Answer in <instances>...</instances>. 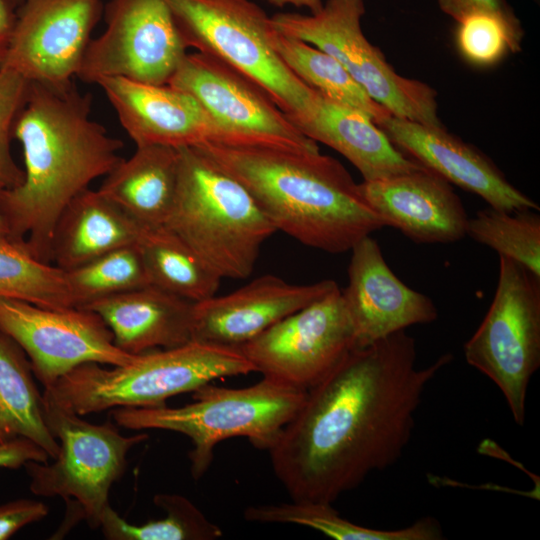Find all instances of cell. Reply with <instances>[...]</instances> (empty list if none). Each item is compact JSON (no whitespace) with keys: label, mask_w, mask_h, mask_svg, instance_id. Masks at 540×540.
<instances>
[{"label":"cell","mask_w":540,"mask_h":540,"mask_svg":"<svg viewBox=\"0 0 540 540\" xmlns=\"http://www.w3.org/2000/svg\"><path fill=\"white\" fill-rule=\"evenodd\" d=\"M303 390L263 377L234 389L209 382L193 391V402L180 407H120L111 414L117 425L132 430L178 432L192 442L190 471L199 480L210 467L215 446L228 438L246 437L269 450L306 397Z\"/></svg>","instance_id":"8992f818"},{"label":"cell","mask_w":540,"mask_h":540,"mask_svg":"<svg viewBox=\"0 0 540 540\" xmlns=\"http://www.w3.org/2000/svg\"><path fill=\"white\" fill-rule=\"evenodd\" d=\"M439 8L456 22L473 13L498 15L516 27H521L507 0H437Z\"/></svg>","instance_id":"d590c367"},{"label":"cell","mask_w":540,"mask_h":540,"mask_svg":"<svg viewBox=\"0 0 540 540\" xmlns=\"http://www.w3.org/2000/svg\"><path fill=\"white\" fill-rule=\"evenodd\" d=\"M364 13V0H327L315 14L277 13L270 20L282 34L334 57L392 116L442 126L435 90L395 72L382 52L365 37L361 27Z\"/></svg>","instance_id":"30bf717a"},{"label":"cell","mask_w":540,"mask_h":540,"mask_svg":"<svg viewBox=\"0 0 540 540\" xmlns=\"http://www.w3.org/2000/svg\"><path fill=\"white\" fill-rule=\"evenodd\" d=\"M179 163L178 148L138 146L106 175L98 190L141 226H163L175 201Z\"/></svg>","instance_id":"cb8c5ba5"},{"label":"cell","mask_w":540,"mask_h":540,"mask_svg":"<svg viewBox=\"0 0 540 540\" xmlns=\"http://www.w3.org/2000/svg\"><path fill=\"white\" fill-rule=\"evenodd\" d=\"M179 179L163 226L221 279H245L277 230L250 192L196 147H180Z\"/></svg>","instance_id":"277c9868"},{"label":"cell","mask_w":540,"mask_h":540,"mask_svg":"<svg viewBox=\"0 0 540 540\" xmlns=\"http://www.w3.org/2000/svg\"><path fill=\"white\" fill-rule=\"evenodd\" d=\"M102 12L103 0H22L0 68L31 83L70 85Z\"/></svg>","instance_id":"9a60e30c"},{"label":"cell","mask_w":540,"mask_h":540,"mask_svg":"<svg viewBox=\"0 0 540 540\" xmlns=\"http://www.w3.org/2000/svg\"><path fill=\"white\" fill-rule=\"evenodd\" d=\"M16 5L14 0H0V62L7 52L14 30Z\"/></svg>","instance_id":"74e56055"},{"label":"cell","mask_w":540,"mask_h":540,"mask_svg":"<svg viewBox=\"0 0 540 540\" xmlns=\"http://www.w3.org/2000/svg\"><path fill=\"white\" fill-rule=\"evenodd\" d=\"M534 1H537V2H539V0H534Z\"/></svg>","instance_id":"b9f144b4"},{"label":"cell","mask_w":540,"mask_h":540,"mask_svg":"<svg viewBox=\"0 0 540 540\" xmlns=\"http://www.w3.org/2000/svg\"><path fill=\"white\" fill-rule=\"evenodd\" d=\"M378 126L405 155L449 183L478 195L490 207L507 212L539 211L538 204L514 187L486 155L443 126L392 115Z\"/></svg>","instance_id":"ac0fdd59"},{"label":"cell","mask_w":540,"mask_h":540,"mask_svg":"<svg viewBox=\"0 0 540 540\" xmlns=\"http://www.w3.org/2000/svg\"><path fill=\"white\" fill-rule=\"evenodd\" d=\"M30 82L17 72L0 68V187L12 188L23 180L21 170L12 158L10 139L15 120L24 106Z\"/></svg>","instance_id":"836d02e7"},{"label":"cell","mask_w":540,"mask_h":540,"mask_svg":"<svg viewBox=\"0 0 540 540\" xmlns=\"http://www.w3.org/2000/svg\"><path fill=\"white\" fill-rule=\"evenodd\" d=\"M188 47L234 68L264 90L294 124L319 92L298 78L271 45L272 23L250 0H165Z\"/></svg>","instance_id":"52a82bcc"},{"label":"cell","mask_w":540,"mask_h":540,"mask_svg":"<svg viewBox=\"0 0 540 540\" xmlns=\"http://www.w3.org/2000/svg\"><path fill=\"white\" fill-rule=\"evenodd\" d=\"M294 125L306 137L343 155L358 169L364 181L424 167L400 151L368 115L320 93L312 112Z\"/></svg>","instance_id":"7402d4cb"},{"label":"cell","mask_w":540,"mask_h":540,"mask_svg":"<svg viewBox=\"0 0 540 540\" xmlns=\"http://www.w3.org/2000/svg\"><path fill=\"white\" fill-rule=\"evenodd\" d=\"M1 190H2V188L0 187V191ZM8 233H9V231H8L7 224L5 222V219H4L3 215L0 212V235H8Z\"/></svg>","instance_id":"ab89813d"},{"label":"cell","mask_w":540,"mask_h":540,"mask_svg":"<svg viewBox=\"0 0 540 540\" xmlns=\"http://www.w3.org/2000/svg\"><path fill=\"white\" fill-rule=\"evenodd\" d=\"M41 501L17 499L0 505V540H7L24 526L41 521L48 515Z\"/></svg>","instance_id":"e575fe53"},{"label":"cell","mask_w":540,"mask_h":540,"mask_svg":"<svg viewBox=\"0 0 540 540\" xmlns=\"http://www.w3.org/2000/svg\"><path fill=\"white\" fill-rule=\"evenodd\" d=\"M22 0H14L16 4H19Z\"/></svg>","instance_id":"60d3db41"},{"label":"cell","mask_w":540,"mask_h":540,"mask_svg":"<svg viewBox=\"0 0 540 540\" xmlns=\"http://www.w3.org/2000/svg\"><path fill=\"white\" fill-rule=\"evenodd\" d=\"M96 84L137 147H195L219 139L217 126L202 106L182 90L121 77L101 78Z\"/></svg>","instance_id":"ffe728a7"},{"label":"cell","mask_w":540,"mask_h":540,"mask_svg":"<svg viewBox=\"0 0 540 540\" xmlns=\"http://www.w3.org/2000/svg\"><path fill=\"white\" fill-rule=\"evenodd\" d=\"M42 396L45 420L59 452L52 463L30 461L23 466L29 489L38 496L73 499L90 528H100L111 486L124 474L128 452L149 436H124L111 422L84 420L46 390Z\"/></svg>","instance_id":"ba28073f"},{"label":"cell","mask_w":540,"mask_h":540,"mask_svg":"<svg viewBox=\"0 0 540 540\" xmlns=\"http://www.w3.org/2000/svg\"><path fill=\"white\" fill-rule=\"evenodd\" d=\"M247 521L287 523L315 529L337 540H439L443 539L440 523L424 517L412 525L395 530L373 529L357 525L339 515L329 503L292 500L290 503L249 506Z\"/></svg>","instance_id":"4316f807"},{"label":"cell","mask_w":540,"mask_h":540,"mask_svg":"<svg viewBox=\"0 0 540 540\" xmlns=\"http://www.w3.org/2000/svg\"><path fill=\"white\" fill-rule=\"evenodd\" d=\"M49 458L44 449L25 438L0 442V468L17 469L27 462H47Z\"/></svg>","instance_id":"8d00e7d4"},{"label":"cell","mask_w":540,"mask_h":540,"mask_svg":"<svg viewBox=\"0 0 540 540\" xmlns=\"http://www.w3.org/2000/svg\"><path fill=\"white\" fill-rule=\"evenodd\" d=\"M65 274L78 308L95 300L150 285L136 244L112 250L65 271Z\"/></svg>","instance_id":"1f68e13d"},{"label":"cell","mask_w":540,"mask_h":540,"mask_svg":"<svg viewBox=\"0 0 540 540\" xmlns=\"http://www.w3.org/2000/svg\"><path fill=\"white\" fill-rule=\"evenodd\" d=\"M91 96L71 83H31L12 135L22 145L23 180L0 191L8 236L37 259L51 263L59 217L67 205L123 159V143L90 118Z\"/></svg>","instance_id":"7a4b0ae2"},{"label":"cell","mask_w":540,"mask_h":540,"mask_svg":"<svg viewBox=\"0 0 540 540\" xmlns=\"http://www.w3.org/2000/svg\"><path fill=\"white\" fill-rule=\"evenodd\" d=\"M168 85L193 96L219 130L217 142L320 152L268 94L226 63L206 54H186Z\"/></svg>","instance_id":"8fae6325"},{"label":"cell","mask_w":540,"mask_h":540,"mask_svg":"<svg viewBox=\"0 0 540 540\" xmlns=\"http://www.w3.org/2000/svg\"><path fill=\"white\" fill-rule=\"evenodd\" d=\"M359 188L385 226L415 243H453L467 235L469 218L451 183L425 167Z\"/></svg>","instance_id":"d6986e66"},{"label":"cell","mask_w":540,"mask_h":540,"mask_svg":"<svg viewBox=\"0 0 540 540\" xmlns=\"http://www.w3.org/2000/svg\"><path fill=\"white\" fill-rule=\"evenodd\" d=\"M195 147L250 192L277 231L308 247L344 253L385 227L333 157L214 142Z\"/></svg>","instance_id":"3957f363"},{"label":"cell","mask_w":540,"mask_h":540,"mask_svg":"<svg viewBox=\"0 0 540 540\" xmlns=\"http://www.w3.org/2000/svg\"><path fill=\"white\" fill-rule=\"evenodd\" d=\"M467 235L540 276V215L485 208L468 220Z\"/></svg>","instance_id":"4dcf8cb0"},{"label":"cell","mask_w":540,"mask_h":540,"mask_svg":"<svg viewBox=\"0 0 540 540\" xmlns=\"http://www.w3.org/2000/svg\"><path fill=\"white\" fill-rule=\"evenodd\" d=\"M106 29L90 40L77 77L96 83L121 77L166 85L186 56L187 46L165 0H110Z\"/></svg>","instance_id":"7c38bea8"},{"label":"cell","mask_w":540,"mask_h":540,"mask_svg":"<svg viewBox=\"0 0 540 540\" xmlns=\"http://www.w3.org/2000/svg\"><path fill=\"white\" fill-rule=\"evenodd\" d=\"M356 347L339 287L238 347L255 372L308 390Z\"/></svg>","instance_id":"4fadbf2b"},{"label":"cell","mask_w":540,"mask_h":540,"mask_svg":"<svg viewBox=\"0 0 540 540\" xmlns=\"http://www.w3.org/2000/svg\"><path fill=\"white\" fill-rule=\"evenodd\" d=\"M136 245L151 286L194 303L216 295L221 278L165 226L144 228Z\"/></svg>","instance_id":"484cf974"},{"label":"cell","mask_w":540,"mask_h":540,"mask_svg":"<svg viewBox=\"0 0 540 540\" xmlns=\"http://www.w3.org/2000/svg\"><path fill=\"white\" fill-rule=\"evenodd\" d=\"M33 375L24 351L0 330V442L25 438L53 459L59 443L47 426Z\"/></svg>","instance_id":"d4e9b609"},{"label":"cell","mask_w":540,"mask_h":540,"mask_svg":"<svg viewBox=\"0 0 540 540\" xmlns=\"http://www.w3.org/2000/svg\"><path fill=\"white\" fill-rule=\"evenodd\" d=\"M270 41L286 66L323 96L365 113L376 125L391 115L328 53L307 42L282 34L274 26Z\"/></svg>","instance_id":"83f0119b"},{"label":"cell","mask_w":540,"mask_h":540,"mask_svg":"<svg viewBox=\"0 0 540 540\" xmlns=\"http://www.w3.org/2000/svg\"><path fill=\"white\" fill-rule=\"evenodd\" d=\"M416 355L414 338L398 331L353 348L307 390L268 450L292 500L331 504L402 456L426 386L453 358L418 368Z\"/></svg>","instance_id":"6da1fadb"},{"label":"cell","mask_w":540,"mask_h":540,"mask_svg":"<svg viewBox=\"0 0 540 540\" xmlns=\"http://www.w3.org/2000/svg\"><path fill=\"white\" fill-rule=\"evenodd\" d=\"M0 298L49 308L76 307L65 271L40 261L8 235H0Z\"/></svg>","instance_id":"f1b7e54d"},{"label":"cell","mask_w":540,"mask_h":540,"mask_svg":"<svg viewBox=\"0 0 540 540\" xmlns=\"http://www.w3.org/2000/svg\"><path fill=\"white\" fill-rule=\"evenodd\" d=\"M463 352L498 386L514 421L523 425L529 382L540 366V276L500 255L494 298Z\"/></svg>","instance_id":"9c48e42d"},{"label":"cell","mask_w":540,"mask_h":540,"mask_svg":"<svg viewBox=\"0 0 540 540\" xmlns=\"http://www.w3.org/2000/svg\"><path fill=\"white\" fill-rule=\"evenodd\" d=\"M522 27H516L491 13H473L457 21L456 46L472 65H495L508 52L520 50Z\"/></svg>","instance_id":"d6a6232c"},{"label":"cell","mask_w":540,"mask_h":540,"mask_svg":"<svg viewBox=\"0 0 540 540\" xmlns=\"http://www.w3.org/2000/svg\"><path fill=\"white\" fill-rule=\"evenodd\" d=\"M0 330L24 351L44 388L83 363L122 366L136 355L119 349L101 317L84 308L0 298Z\"/></svg>","instance_id":"5bb4252c"},{"label":"cell","mask_w":540,"mask_h":540,"mask_svg":"<svg viewBox=\"0 0 540 540\" xmlns=\"http://www.w3.org/2000/svg\"><path fill=\"white\" fill-rule=\"evenodd\" d=\"M269 4L276 7H284L286 5H292L295 7H305L310 10L311 14L319 12L323 7L322 0H264Z\"/></svg>","instance_id":"f35d334b"},{"label":"cell","mask_w":540,"mask_h":540,"mask_svg":"<svg viewBox=\"0 0 540 540\" xmlns=\"http://www.w3.org/2000/svg\"><path fill=\"white\" fill-rule=\"evenodd\" d=\"M154 504L166 512L162 519L133 525L109 505L103 512L100 529L109 540H214L223 535L189 499L182 495L159 493Z\"/></svg>","instance_id":"f546056e"},{"label":"cell","mask_w":540,"mask_h":540,"mask_svg":"<svg viewBox=\"0 0 540 540\" xmlns=\"http://www.w3.org/2000/svg\"><path fill=\"white\" fill-rule=\"evenodd\" d=\"M193 304L149 285L95 300L82 308L101 317L119 349L140 354L192 341Z\"/></svg>","instance_id":"44dd1931"},{"label":"cell","mask_w":540,"mask_h":540,"mask_svg":"<svg viewBox=\"0 0 540 540\" xmlns=\"http://www.w3.org/2000/svg\"><path fill=\"white\" fill-rule=\"evenodd\" d=\"M255 372L238 348L192 340L136 354L122 366L83 363L44 388L56 402L84 416L120 407H161L223 377Z\"/></svg>","instance_id":"5b68a950"},{"label":"cell","mask_w":540,"mask_h":540,"mask_svg":"<svg viewBox=\"0 0 540 540\" xmlns=\"http://www.w3.org/2000/svg\"><path fill=\"white\" fill-rule=\"evenodd\" d=\"M350 251L348 285L341 294L356 347L437 319L438 310L433 301L394 274L378 242L370 235L359 240Z\"/></svg>","instance_id":"2e32d148"},{"label":"cell","mask_w":540,"mask_h":540,"mask_svg":"<svg viewBox=\"0 0 540 540\" xmlns=\"http://www.w3.org/2000/svg\"><path fill=\"white\" fill-rule=\"evenodd\" d=\"M337 287L331 279L292 284L272 274L259 276L231 293L195 302L192 340L238 348Z\"/></svg>","instance_id":"e0dca14e"},{"label":"cell","mask_w":540,"mask_h":540,"mask_svg":"<svg viewBox=\"0 0 540 540\" xmlns=\"http://www.w3.org/2000/svg\"><path fill=\"white\" fill-rule=\"evenodd\" d=\"M145 227L99 190L78 194L55 227L51 263L68 271L112 250L137 244Z\"/></svg>","instance_id":"603a6c76"}]
</instances>
